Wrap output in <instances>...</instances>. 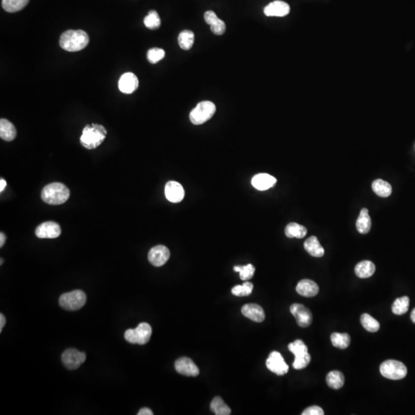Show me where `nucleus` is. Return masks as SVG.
Masks as SVG:
<instances>
[{"mask_svg": "<svg viewBox=\"0 0 415 415\" xmlns=\"http://www.w3.org/2000/svg\"><path fill=\"white\" fill-rule=\"evenodd\" d=\"M89 42L90 37L82 30H67L62 34L60 39L62 49L71 53L83 50L88 46Z\"/></svg>", "mask_w": 415, "mask_h": 415, "instance_id": "f257e3e1", "label": "nucleus"}, {"mask_svg": "<svg viewBox=\"0 0 415 415\" xmlns=\"http://www.w3.org/2000/svg\"><path fill=\"white\" fill-rule=\"evenodd\" d=\"M70 192L68 188L60 182H53L44 187L41 193L42 201L49 205H61L69 198Z\"/></svg>", "mask_w": 415, "mask_h": 415, "instance_id": "f03ea898", "label": "nucleus"}, {"mask_svg": "<svg viewBox=\"0 0 415 415\" xmlns=\"http://www.w3.org/2000/svg\"><path fill=\"white\" fill-rule=\"evenodd\" d=\"M107 131L101 125H87L83 130L80 142L86 149H94L101 145L105 139Z\"/></svg>", "mask_w": 415, "mask_h": 415, "instance_id": "7ed1b4c3", "label": "nucleus"}, {"mask_svg": "<svg viewBox=\"0 0 415 415\" xmlns=\"http://www.w3.org/2000/svg\"><path fill=\"white\" fill-rule=\"evenodd\" d=\"M216 112V106L210 101L199 102L190 113V121L194 125L204 124L213 117Z\"/></svg>", "mask_w": 415, "mask_h": 415, "instance_id": "20e7f679", "label": "nucleus"}, {"mask_svg": "<svg viewBox=\"0 0 415 415\" xmlns=\"http://www.w3.org/2000/svg\"><path fill=\"white\" fill-rule=\"evenodd\" d=\"M382 376L390 380H401L406 377L408 369L403 363L395 360L383 361L380 366Z\"/></svg>", "mask_w": 415, "mask_h": 415, "instance_id": "39448f33", "label": "nucleus"}, {"mask_svg": "<svg viewBox=\"0 0 415 415\" xmlns=\"http://www.w3.org/2000/svg\"><path fill=\"white\" fill-rule=\"evenodd\" d=\"M86 302V295L81 290H75L62 294L60 305L63 309L68 311H76L82 309Z\"/></svg>", "mask_w": 415, "mask_h": 415, "instance_id": "423d86ee", "label": "nucleus"}, {"mask_svg": "<svg viewBox=\"0 0 415 415\" xmlns=\"http://www.w3.org/2000/svg\"><path fill=\"white\" fill-rule=\"evenodd\" d=\"M153 329L148 323L138 324L135 329H128L125 332V339L131 344L146 345L150 340Z\"/></svg>", "mask_w": 415, "mask_h": 415, "instance_id": "0eeeda50", "label": "nucleus"}, {"mask_svg": "<svg viewBox=\"0 0 415 415\" xmlns=\"http://www.w3.org/2000/svg\"><path fill=\"white\" fill-rule=\"evenodd\" d=\"M86 359V354L75 349H67L62 354V361L64 366L69 370L77 369Z\"/></svg>", "mask_w": 415, "mask_h": 415, "instance_id": "6e6552de", "label": "nucleus"}, {"mask_svg": "<svg viewBox=\"0 0 415 415\" xmlns=\"http://www.w3.org/2000/svg\"><path fill=\"white\" fill-rule=\"evenodd\" d=\"M268 369L278 375H284L288 372V365L285 361L284 357L278 351H272L266 361Z\"/></svg>", "mask_w": 415, "mask_h": 415, "instance_id": "1a4fd4ad", "label": "nucleus"}, {"mask_svg": "<svg viewBox=\"0 0 415 415\" xmlns=\"http://www.w3.org/2000/svg\"><path fill=\"white\" fill-rule=\"evenodd\" d=\"M290 312L296 319L297 324L301 328H307L312 324L313 319L312 312L304 305L293 304L290 307Z\"/></svg>", "mask_w": 415, "mask_h": 415, "instance_id": "9d476101", "label": "nucleus"}, {"mask_svg": "<svg viewBox=\"0 0 415 415\" xmlns=\"http://www.w3.org/2000/svg\"><path fill=\"white\" fill-rule=\"evenodd\" d=\"M149 262L156 267H161L165 265L170 257V252L164 245H157L149 251Z\"/></svg>", "mask_w": 415, "mask_h": 415, "instance_id": "9b49d317", "label": "nucleus"}, {"mask_svg": "<svg viewBox=\"0 0 415 415\" xmlns=\"http://www.w3.org/2000/svg\"><path fill=\"white\" fill-rule=\"evenodd\" d=\"M61 235L60 224L54 222L42 223L35 229V235L39 238H56Z\"/></svg>", "mask_w": 415, "mask_h": 415, "instance_id": "f8f14e48", "label": "nucleus"}, {"mask_svg": "<svg viewBox=\"0 0 415 415\" xmlns=\"http://www.w3.org/2000/svg\"><path fill=\"white\" fill-rule=\"evenodd\" d=\"M175 368L178 373L186 376L196 377L199 375V369L190 358L182 357L175 361Z\"/></svg>", "mask_w": 415, "mask_h": 415, "instance_id": "ddd939ff", "label": "nucleus"}, {"mask_svg": "<svg viewBox=\"0 0 415 415\" xmlns=\"http://www.w3.org/2000/svg\"><path fill=\"white\" fill-rule=\"evenodd\" d=\"M165 194L169 202L179 203L184 198V189L179 182L170 181L165 186Z\"/></svg>", "mask_w": 415, "mask_h": 415, "instance_id": "4468645a", "label": "nucleus"}, {"mask_svg": "<svg viewBox=\"0 0 415 415\" xmlns=\"http://www.w3.org/2000/svg\"><path fill=\"white\" fill-rule=\"evenodd\" d=\"M138 87V79L132 72L123 74L119 81V89L122 93L131 94Z\"/></svg>", "mask_w": 415, "mask_h": 415, "instance_id": "2eb2a0df", "label": "nucleus"}, {"mask_svg": "<svg viewBox=\"0 0 415 415\" xmlns=\"http://www.w3.org/2000/svg\"><path fill=\"white\" fill-rule=\"evenodd\" d=\"M290 12V5L283 1H274L268 4L264 9V13L267 16H276L283 17L287 16Z\"/></svg>", "mask_w": 415, "mask_h": 415, "instance_id": "dca6fc26", "label": "nucleus"}, {"mask_svg": "<svg viewBox=\"0 0 415 415\" xmlns=\"http://www.w3.org/2000/svg\"><path fill=\"white\" fill-rule=\"evenodd\" d=\"M242 313L245 317L255 322H262L265 320V312L260 305L257 304H247L244 305Z\"/></svg>", "mask_w": 415, "mask_h": 415, "instance_id": "f3484780", "label": "nucleus"}, {"mask_svg": "<svg viewBox=\"0 0 415 415\" xmlns=\"http://www.w3.org/2000/svg\"><path fill=\"white\" fill-rule=\"evenodd\" d=\"M277 179L266 173L257 174L252 179V185L256 190L265 191L276 184Z\"/></svg>", "mask_w": 415, "mask_h": 415, "instance_id": "a211bd4d", "label": "nucleus"}, {"mask_svg": "<svg viewBox=\"0 0 415 415\" xmlns=\"http://www.w3.org/2000/svg\"><path fill=\"white\" fill-rule=\"evenodd\" d=\"M296 291L301 296L311 297L316 296L319 292V287L316 282L309 279H304L300 281L297 285Z\"/></svg>", "mask_w": 415, "mask_h": 415, "instance_id": "6ab92c4d", "label": "nucleus"}, {"mask_svg": "<svg viewBox=\"0 0 415 415\" xmlns=\"http://www.w3.org/2000/svg\"><path fill=\"white\" fill-rule=\"evenodd\" d=\"M307 253L316 257H322L324 254V248L320 245L317 237L312 236L308 238L304 244Z\"/></svg>", "mask_w": 415, "mask_h": 415, "instance_id": "aec40b11", "label": "nucleus"}, {"mask_svg": "<svg viewBox=\"0 0 415 415\" xmlns=\"http://www.w3.org/2000/svg\"><path fill=\"white\" fill-rule=\"evenodd\" d=\"M0 137L6 142L14 140L16 137V129L14 125L7 119L0 120Z\"/></svg>", "mask_w": 415, "mask_h": 415, "instance_id": "412c9836", "label": "nucleus"}, {"mask_svg": "<svg viewBox=\"0 0 415 415\" xmlns=\"http://www.w3.org/2000/svg\"><path fill=\"white\" fill-rule=\"evenodd\" d=\"M356 228L361 234H367L372 228V219L367 209H362L356 223Z\"/></svg>", "mask_w": 415, "mask_h": 415, "instance_id": "4be33fe9", "label": "nucleus"}, {"mask_svg": "<svg viewBox=\"0 0 415 415\" xmlns=\"http://www.w3.org/2000/svg\"><path fill=\"white\" fill-rule=\"evenodd\" d=\"M354 272L360 279H368L375 274V264L370 261H361L356 265Z\"/></svg>", "mask_w": 415, "mask_h": 415, "instance_id": "5701e85b", "label": "nucleus"}, {"mask_svg": "<svg viewBox=\"0 0 415 415\" xmlns=\"http://www.w3.org/2000/svg\"><path fill=\"white\" fill-rule=\"evenodd\" d=\"M372 190L375 194L382 198H386L391 195L392 192V188L388 182L382 179H377L372 183Z\"/></svg>", "mask_w": 415, "mask_h": 415, "instance_id": "b1692460", "label": "nucleus"}, {"mask_svg": "<svg viewBox=\"0 0 415 415\" xmlns=\"http://www.w3.org/2000/svg\"><path fill=\"white\" fill-rule=\"evenodd\" d=\"M285 232L287 238H303L307 235V228L298 223H291L286 226Z\"/></svg>", "mask_w": 415, "mask_h": 415, "instance_id": "393cba45", "label": "nucleus"}, {"mask_svg": "<svg viewBox=\"0 0 415 415\" xmlns=\"http://www.w3.org/2000/svg\"><path fill=\"white\" fill-rule=\"evenodd\" d=\"M326 382L331 388L340 389L345 384V377L342 372L332 371L326 377Z\"/></svg>", "mask_w": 415, "mask_h": 415, "instance_id": "a878e982", "label": "nucleus"}, {"mask_svg": "<svg viewBox=\"0 0 415 415\" xmlns=\"http://www.w3.org/2000/svg\"><path fill=\"white\" fill-rule=\"evenodd\" d=\"M333 346L339 349H346L350 345V335L347 333H333L331 335Z\"/></svg>", "mask_w": 415, "mask_h": 415, "instance_id": "bb28decb", "label": "nucleus"}, {"mask_svg": "<svg viewBox=\"0 0 415 415\" xmlns=\"http://www.w3.org/2000/svg\"><path fill=\"white\" fill-rule=\"evenodd\" d=\"M210 408L211 411L216 415H229L231 413L229 407L224 403L220 397H216L212 400Z\"/></svg>", "mask_w": 415, "mask_h": 415, "instance_id": "cd10ccee", "label": "nucleus"}, {"mask_svg": "<svg viewBox=\"0 0 415 415\" xmlns=\"http://www.w3.org/2000/svg\"><path fill=\"white\" fill-rule=\"evenodd\" d=\"M194 42V35L190 30H184L180 32L178 37V42L181 49L190 50L192 47Z\"/></svg>", "mask_w": 415, "mask_h": 415, "instance_id": "c85d7f7f", "label": "nucleus"}, {"mask_svg": "<svg viewBox=\"0 0 415 415\" xmlns=\"http://www.w3.org/2000/svg\"><path fill=\"white\" fill-rule=\"evenodd\" d=\"M30 0H2V6L6 12H16L24 9Z\"/></svg>", "mask_w": 415, "mask_h": 415, "instance_id": "c756f323", "label": "nucleus"}, {"mask_svg": "<svg viewBox=\"0 0 415 415\" xmlns=\"http://www.w3.org/2000/svg\"><path fill=\"white\" fill-rule=\"evenodd\" d=\"M410 299L408 296L397 298L392 305V312L397 316H401L406 313L409 309Z\"/></svg>", "mask_w": 415, "mask_h": 415, "instance_id": "7c9ffc66", "label": "nucleus"}, {"mask_svg": "<svg viewBox=\"0 0 415 415\" xmlns=\"http://www.w3.org/2000/svg\"><path fill=\"white\" fill-rule=\"evenodd\" d=\"M361 323L364 329L369 332H376L380 328L379 321L368 314L364 313L361 316Z\"/></svg>", "mask_w": 415, "mask_h": 415, "instance_id": "2f4dec72", "label": "nucleus"}, {"mask_svg": "<svg viewBox=\"0 0 415 415\" xmlns=\"http://www.w3.org/2000/svg\"><path fill=\"white\" fill-rule=\"evenodd\" d=\"M144 24L149 30H156L161 26V19L158 12L155 10L149 11L147 16L144 19Z\"/></svg>", "mask_w": 415, "mask_h": 415, "instance_id": "473e14b6", "label": "nucleus"}, {"mask_svg": "<svg viewBox=\"0 0 415 415\" xmlns=\"http://www.w3.org/2000/svg\"><path fill=\"white\" fill-rule=\"evenodd\" d=\"M288 349L294 354V357H301L308 354V347L301 340L294 341L288 345Z\"/></svg>", "mask_w": 415, "mask_h": 415, "instance_id": "72a5a7b5", "label": "nucleus"}, {"mask_svg": "<svg viewBox=\"0 0 415 415\" xmlns=\"http://www.w3.org/2000/svg\"><path fill=\"white\" fill-rule=\"evenodd\" d=\"M234 271L239 272L240 279L242 281H247L253 278L255 268L252 264H248V265H243V266H235L234 267Z\"/></svg>", "mask_w": 415, "mask_h": 415, "instance_id": "f704fd0d", "label": "nucleus"}, {"mask_svg": "<svg viewBox=\"0 0 415 415\" xmlns=\"http://www.w3.org/2000/svg\"><path fill=\"white\" fill-rule=\"evenodd\" d=\"M253 290V284L251 282H246L242 286H235L231 289V293L235 296H248L252 294Z\"/></svg>", "mask_w": 415, "mask_h": 415, "instance_id": "c9c22d12", "label": "nucleus"}, {"mask_svg": "<svg viewBox=\"0 0 415 415\" xmlns=\"http://www.w3.org/2000/svg\"><path fill=\"white\" fill-rule=\"evenodd\" d=\"M165 53L162 49L153 48L149 49L147 53V59L149 63L156 64L165 57Z\"/></svg>", "mask_w": 415, "mask_h": 415, "instance_id": "e433bc0d", "label": "nucleus"}, {"mask_svg": "<svg viewBox=\"0 0 415 415\" xmlns=\"http://www.w3.org/2000/svg\"><path fill=\"white\" fill-rule=\"evenodd\" d=\"M311 361V355L308 353L305 355L301 356V357H294V361L293 362L292 366L294 369L301 370L304 369L309 365Z\"/></svg>", "mask_w": 415, "mask_h": 415, "instance_id": "4c0bfd02", "label": "nucleus"}, {"mask_svg": "<svg viewBox=\"0 0 415 415\" xmlns=\"http://www.w3.org/2000/svg\"><path fill=\"white\" fill-rule=\"evenodd\" d=\"M211 27V31L213 32L215 35H222L225 32L226 25L224 21L220 20L219 17L216 19L213 23H212Z\"/></svg>", "mask_w": 415, "mask_h": 415, "instance_id": "58836bf2", "label": "nucleus"}, {"mask_svg": "<svg viewBox=\"0 0 415 415\" xmlns=\"http://www.w3.org/2000/svg\"><path fill=\"white\" fill-rule=\"evenodd\" d=\"M302 415H324V412L322 408L319 406H311L307 408L301 414Z\"/></svg>", "mask_w": 415, "mask_h": 415, "instance_id": "ea45409f", "label": "nucleus"}, {"mask_svg": "<svg viewBox=\"0 0 415 415\" xmlns=\"http://www.w3.org/2000/svg\"><path fill=\"white\" fill-rule=\"evenodd\" d=\"M218 16L216 14V12H213V11L209 10L207 11V12H205V15H204V19H205V23L207 24H209V26L212 25V23H213L215 20L217 19Z\"/></svg>", "mask_w": 415, "mask_h": 415, "instance_id": "a19ab883", "label": "nucleus"}, {"mask_svg": "<svg viewBox=\"0 0 415 415\" xmlns=\"http://www.w3.org/2000/svg\"><path fill=\"white\" fill-rule=\"evenodd\" d=\"M153 412L149 408H143L138 412V415H153Z\"/></svg>", "mask_w": 415, "mask_h": 415, "instance_id": "79ce46f5", "label": "nucleus"}, {"mask_svg": "<svg viewBox=\"0 0 415 415\" xmlns=\"http://www.w3.org/2000/svg\"><path fill=\"white\" fill-rule=\"evenodd\" d=\"M5 324V316L1 314L0 315V332H2V328Z\"/></svg>", "mask_w": 415, "mask_h": 415, "instance_id": "37998d69", "label": "nucleus"}, {"mask_svg": "<svg viewBox=\"0 0 415 415\" xmlns=\"http://www.w3.org/2000/svg\"><path fill=\"white\" fill-rule=\"evenodd\" d=\"M5 239H6V237H5V234L1 232L0 233V247L2 248L5 242Z\"/></svg>", "mask_w": 415, "mask_h": 415, "instance_id": "c03bdc74", "label": "nucleus"}, {"mask_svg": "<svg viewBox=\"0 0 415 415\" xmlns=\"http://www.w3.org/2000/svg\"><path fill=\"white\" fill-rule=\"evenodd\" d=\"M5 186H6V182L3 179H1V180H0V192H1L3 191Z\"/></svg>", "mask_w": 415, "mask_h": 415, "instance_id": "a18cd8bd", "label": "nucleus"}, {"mask_svg": "<svg viewBox=\"0 0 415 415\" xmlns=\"http://www.w3.org/2000/svg\"><path fill=\"white\" fill-rule=\"evenodd\" d=\"M411 319H412V322L415 324V309L412 311V314H411Z\"/></svg>", "mask_w": 415, "mask_h": 415, "instance_id": "49530a36", "label": "nucleus"}]
</instances>
